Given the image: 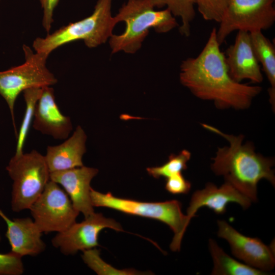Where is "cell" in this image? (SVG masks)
Segmentation results:
<instances>
[{"mask_svg":"<svg viewBox=\"0 0 275 275\" xmlns=\"http://www.w3.org/2000/svg\"><path fill=\"white\" fill-rule=\"evenodd\" d=\"M220 45L213 28L200 53L181 63L180 81L196 97L213 101L217 108H248L262 88L238 82L231 77Z\"/></svg>","mask_w":275,"mask_h":275,"instance_id":"1","label":"cell"},{"mask_svg":"<svg viewBox=\"0 0 275 275\" xmlns=\"http://www.w3.org/2000/svg\"><path fill=\"white\" fill-rule=\"evenodd\" d=\"M206 129L225 138L229 146L218 148L211 167L217 175L223 176L227 182L249 198L257 200V184L264 179L274 185L275 176L271 169L272 158L265 157L255 151L251 143L243 144L244 136L226 134L212 126L202 124Z\"/></svg>","mask_w":275,"mask_h":275,"instance_id":"2","label":"cell"},{"mask_svg":"<svg viewBox=\"0 0 275 275\" xmlns=\"http://www.w3.org/2000/svg\"><path fill=\"white\" fill-rule=\"evenodd\" d=\"M149 0H128L114 17L116 24L124 22V31L112 35L109 45L112 53L124 51L133 53L141 47L150 29L160 33L168 32L178 26L175 16L167 8L155 10Z\"/></svg>","mask_w":275,"mask_h":275,"instance_id":"3","label":"cell"},{"mask_svg":"<svg viewBox=\"0 0 275 275\" xmlns=\"http://www.w3.org/2000/svg\"><path fill=\"white\" fill-rule=\"evenodd\" d=\"M112 0H97L93 13L79 21L69 23L33 43L35 51L48 56L65 44L82 40L89 48L106 42L116 24L111 13Z\"/></svg>","mask_w":275,"mask_h":275,"instance_id":"4","label":"cell"},{"mask_svg":"<svg viewBox=\"0 0 275 275\" xmlns=\"http://www.w3.org/2000/svg\"><path fill=\"white\" fill-rule=\"evenodd\" d=\"M90 196L94 207L109 208L129 214L155 219L168 225L174 233L170 249L174 252L180 250L182 237L190 220L182 213L179 201L141 202L116 197L110 193L103 194L92 187Z\"/></svg>","mask_w":275,"mask_h":275,"instance_id":"5","label":"cell"},{"mask_svg":"<svg viewBox=\"0 0 275 275\" xmlns=\"http://www.w3.org/2000/svg\"><path fill=\"white\" fill-rule=\"evenodd\" d=\"M6 170L13 181L11 205L15 212L29 209L50 180L45 156L35 150L14 155Z\"/></svg>","mask_w":275,"mask_h":275,"instance_id":"6","label":"cell"},{"mask_svg":"<svg viewBox=\"0 0 275 275\" xmlns=\"http://www.w3.org/2000/svg\"><path fill=\"white\" fill-rule=\"evenodd\" d=\"M22 49L24 62L0 71V95L8 105L16 135L14 106L19 95L28 89L50 87L58 82L57 78L46 66L48 55L35 52L25 44Z\"/></svg>","mask_w":275,"mask_h":275,"instance_id":"7","label":"cell"},{"mask_svg":"<svg viewBox=\"0 0 275 275\" xmlns=\"http://www.w3.org/2000/svg\"><path fill=\"white\" fill-rule=\"evenodd\" d=\"M274 1L229 0L216 30L220 45L235 31L250 33L270 28L275 21Z\"/></svg>","mask_w":275,"mask_h":275,"instance_id":"8","label":"cell"},{"mask_svg":"<svg viewBox=\"0 0 275 275\" xmlns=\"http://www.w3.org/2000/svg\"><path fill=\"white\" fill-rule=\"evenodd\" d=\"M29 210L39 229L45 233L66 230L79 214L66 191L50 180Z\"/></svg>","mask_w":275,"mask_h":275,"instance_id":"9","label":"cell"},{"mask_svg":"<svg viewBox=\"0 0 275 275\" xmlns=\"http://www.w3.org/2000/svg\"><path fill=\"white\" fill-rule=\"evenodd\" d=\"M104 228L123 231L120 224L113 219L106 218L102 214L95 213L80 223H74L66 230L52 238V245L64 255H70L79 251H85L98 246L100 232Z\"/></svg>","mask_w":275,"mask_h":275,"instance_id":"10","label":"cell"},{"mask_svg":"<svg viewBox=\"0 0 275 275\" xmlns=\"http://www.w3.org/2000/svg\"><path fill=\"white\" fill-rule=\"evenodd\" d=\"M218 237L229 243L232 254L246 264L266 272L273 269L272 249L258 238L248 237L238 232L225 221H217Z\"/></svg>","mask_w":275,"mask_h":275,"instance_id":"11","label":"cell"},{"mask_svg":"<svg viewBox=\"0 0 275 275\" xmlns=\"http://www.w3.org/2000/svg\"><path fill=\"white\" fill-rule=\"evenodd\" d=\"M97 169L85 166L50 173V180L61 186L76 210L85 217L93 214L90 183L97 174Z\"/></svg>","mask_w":275,"mask_h":275,"instance_id":"12","label":"cell"},{"mask_svg":"<svg viewBox=\"0 0 275 275\" xmlns=\"http://www.w3.org/2000/svg\"><path fill=\"white\" fill-rule=\"evenodd\" d=\"M237 32L234 42L228 47L225 54L229 74L238 82L249 79L254 84L260 83L263 77L252 46L250 33Z\"/></svg>","mask_w":275,"mask_h":275,"instance_id":"13","label":"cell"},{"mask_svg":"<svg viewBox=\"0 0 275 275\" xmlns=\"http://www.w3.org/2000/svg\"><path fill=\"white\" fill-rule=\"evenodd\" d=\"M33 128L55 139H66L72 129L70 118L60 111L51 87L42 88L35 108Z\"/></svg>","mask_w":275,"mask_h":275,"instance_id":"14","label":"cell"},{"mask_svg":"<svg viewBox=\"0 0 275 275\" xmlns=\"http://www.w3.org/2000/svg\"><path fill=\"white\" fill-rule=\"evenodd\" d=\"M230 202L236 203L245 209L250 206L252 201L227 182L220 187L208 183L204 188L193 194L186 215L190 220L196 215L198 209L203 206L213 210L217 214H223L226 212L227 205Z\"/></svg>","mask_w":275,"mask_h":275,"instance_id":"15","label":"cell"},{"mask_svg":"<svg viewBox=\"0 0 275 275\" xmlns=\"http://www.w3.org/2000/svg\"><path fill=\"white\" fill-rule=\"evenodd\" d=\"M0 216L7 224L6 237L11 251L21 257L36 256L42 253L46 244L41 238L42 232L30 217L10 219L0 210Z\"/></svg>","mask_w":275,"mask_h":275,"instance_id":"16","label":"cell"},{"mask_svg":"<svg viewBox=\"0 0 275 275\" xmlns=\"http://www.w3.org/2000/svg\"><path fill=\"white\" fill-rule=\"evenodd\" d=\"M86 140L84 130L78 126L71 136L64 142L48 146L44 156L50 173L84 166L82 158L86 152Z\"/></svg>","mask_w":275,"mask_h":275,"instance_id":"17","label":"cell"},{"mask_svg":"<svg viewBox=\"0 0 275 275\" xmlns=\"http://www.w3.org/2000/svg\"><path fill=\"white\" fill-rule=\"evenodd\" d=\"M256 57L270 84L268 90L269 101L274 110L275 106V47L262 31L250 33Z\"/></svg>","mask_w":275,"mask_h":275,"instance_id":"18","label":"cell"},{"mask_svg":"<svg viewBox=\"0 0 275 275\" xmlns=\"http://www.w3.org/2000/svg\"><path fill=\"white\" fill-rule=\"evenodd\" d=\"M209 248L213 262L211 274L263 275L266 272L241 263L226 254L213 239L209 240Z\"/></svg>","mask_w":275,"mask_h":275,"instance_id":"19","label":"cell"},{"mask_svg":"<svg viewBox=\"0 0 275 275\" xmlns=\"http://www.w3.org/2000/svg\"><path fill=\"white\" fill-rule=\"evenodd\" d=\"M154 8L167 6L175 17H179L181 25L179 32L183 36L188 37L190 34V23L195 17V0H149Z\"/></svg>","mask_w":275,"mask_h":275,"instance_id":"20","label":"cell"},{"mask_svg":"<svg viewBox=\"0 0 275 275\" xmlns=\"http://www.w3.org/2000/svg\"><path fill=\"white\" fill-rule=\"evenodd\" d=\"M42 88H30L23 92L26 108L18 134L15 155H19L23 153L24 144L28 136L32 121L34 118L35 106L41 96Z\"/></svg>","mask_w":275,"mask_h":275,"instance_id":"21","label":"cell"},{"mask_svg":"<svg viewBox=\"0 0 275 275\" xmlns=\"http://www.w3.org/2000/svg\"><path fill=\"white\" fill-rule=\"evenodd\" d=\"M190 157L191 153L188 150H183L177 155L171 154L168 161L162 166L148 168L147 171L155 178H167L186 170Z\"/></svg>","mask_w":275,"mask_h":275,"instance_id":"22","label":"cell"},{"mask_svg":"<svg viewBox=\"0 0 275 275\" xmlns=\"http://www.w3.org/2000/svg\"><path fill=\"white\" fill-rule=\"evenodd\" d=\"M84 262L98 274H138L139 271L132 269H117L105 263L100 257L99 250L95 248L83 251Z\"/></svg>","mask_w":275,"mask_h":275,"instance_id":"23","label":"cell"},{"mask_svg":"<svg viewBox=\"0 0 275 275\" xmlns=\"http://www.w3.org/2000/svg\"><path fill=\"white\" fill-rule=\"evenodd\" d=\"M198 10L203 18L219 23L229 0H195Z\"/></svg>","mask_w":275,"mask_h":275,"instance_id":"24","label":"cell"},{"mask_svg":"<svg viewBox=\"0 0 275 275\" xmlns=\"http://www.w3.org/2000/svg\"><path fill=\"white\" fill-rule=\"evenodd\" d=\"M22 257L10 252L0 253V275H21L24 271Z\"/></svg>","mask_w":275,"mask_h":275,"instance_id":"25","label":"cell"},{"mask_svg":"<svg viewBox=\"0 0 275 275\" xmlns=\"http://www.w3.org/2000/svg\"><path fill=\"white\" fill-rule=\"evenodd\" d=\"M191 188V183L179 173L166 178L165 188L173 194H187Z\"/></svg>","mask_w":275,"mask_h":275,"instance_id":"26","label":"cell"},{"mask_svg":"<svg viewBox=\"0 0 275 275\" xmlns=\"http://www.w3.org/2000/svg\"><path fill=\"white\" fill-rule=\"evenodd\" d=\"M43 9L42 25L49 34L53 22V12L60 0H39Z\"/></svg>","mask_w":275,"mask_h":275,"instance_id":"27","label":"cell"},{"mask_svg":"<svg viewBox=\"0 0 275 275\" xmlns=\"http://www.w3.org/2000/svg\"><path fill=\"white\" fill-rule=\"evenodd\" d=\"M1 236H0V241H1Z\"/></svg>","mask_w":275,"mask_h":275,"instance_id":"28","label":"cell"},{"mask_svg":"<svg viewBox=\"0 0 275 275\" xmlns=\"http://www.w3.org/2000/svg\"><path fill=\"white\" fill-rule=\"evenodd\" d=\"M1 1V0H0Z\"/></svg>","mask_w":275,"mask_h":275,"instance_id":"29","label":"cell"}]
</instances>
